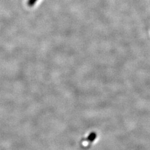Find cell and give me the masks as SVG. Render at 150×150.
<instances>
[{
  "label": "cell",
  "instance_id": "2",
  "mask_svg": "<svg viewBox=\"0 0 150 150\" xmlns=\"http://www.w3.org/2000/svg\"><path fill=\"white\" fill-rule=\"evenodd\" d=\"M38 0H28L27 1V5L30 7H32L33 6L35 5V4Z\"/></svg>",
  "mask_w": 150,
  "mask_h": 150
},
{
  "label": "cell",
  "instance_id": "1",
  "mask_svg": "<svg viewBox=\"0 0 150 150\" xmlns=\"http://www.w3.org/2000/svg\"><path fill=\"white\" fill-rule=\"evenodd\" d=\"M96 137L97 134L95 132H92L89 134L88 137L86 139V141H89V142H92L94 141V139L96 138Z\"/></svg>",
  "mask_w": 150,
  "mask_h": 150
}]
</instances>
